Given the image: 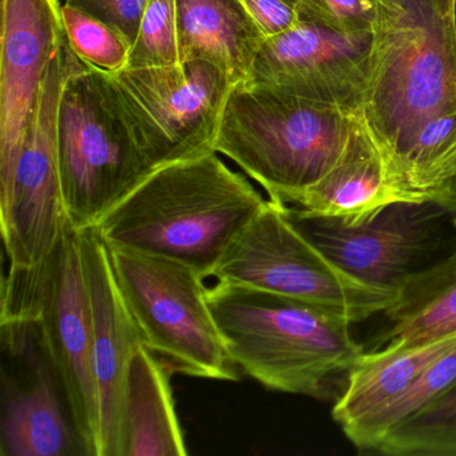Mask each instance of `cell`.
I'll return each instance as SVG.
<instances>
[{
  "label": "cell",
  "mask_w": 456,
  "mask_h": 456,
  "mask_svg": "<svg viewBox=\"0 0 456 456\" xmlns=\"http://www.w3.org/2000/svg\"><path fill=\"white\" fill-rule=\"evenodd\" d=\"M82 260L93 319V362L100 403V456H126L127 373L142 336L125 305L109 249L94 229L81 232Z\"/></svg>",
  "instance_id": "cell-14"
},
{
  "label": "cell",
  "mask_w": 456,
  "mask_h": 456,
  "mask_svg": "<svg viewBox=\"0 0 456 456\" xmlns=\"http://www.w3.org/2000/svg\"><path fill=\"white\" fill-rule=\"evenodd\" d=\"M175 0H149L126 68L181 63Z\"/></svg>",
  "instance_id": "cell-24"
},
{
  "label": "cell",
  "mask_w": 456,
  "mask_h": 456,
  "mask_svg": "<svg viewBox=\"0 0 456 456\" xmlns=\"http://www.w3.org/2000/svg\"><path fill=\"white\" fill-rule=\"evenodd\" d=\"M376 453L456 456V381L412 418L386 435Z\"/></svg>",
  "instance_id": "cell-21"
},
{
  "label": "cell",
  "mask_w": 456,
  "mask_h": 456,
  "mask_svg": "<svg viewBox=\"0 0 456 456\" xmlns=\"http://www.w3.org/2000/svg\"><path fill=\"white\" fill-rule=\"evenodd\" d=\"M288 2H290V4H295V6H298V4H300L301 0H288Z\"/></svg>",
  "instance_id": "cell-29"
},
{
  "label": "cell",
  "mask_w": 456,
  "mask_h": 456,
  "mask_svg": "<svg viewBox=\"0 0 456 456\" xmlns=\"http://www.w3.org/2000/svg\"><path fill=\"white\" fill-rule=\"evenodd\" d=\"M455 381L456 346L442 354L436 362H432L420 379L373 421L359 450L362 452H375L381 440L394 427L412 418L445 389L450 388Z\"/></svg>",
  "instance_id": "cell-23"
},
{
  "label": "cell",
  "mask_w": 456,
  "mask_h": 456,
  "mask_svg": "<svg viewBox=\"0 0 456 456\" xmlns=\"http://www.w3.org/2000/svg\"><path fill=\"white\" fill-rule=\"evenodd\" d=\"M76 443L79 444L76 429L68 423L49 373L37 367L33 384L6 403L0 455L66 456L74 453Z\"/></svg>",
  "instance_id": "cell-20"
},
{
  "label": "cell",
  "mask_w": 456,
  "mask_h": 456,
  "mask_svg": "<svg viewBox=\"0 0 456 456\" xmlns=\"http://www.w3.org/2000/svg\"><path fill=\"white\" fill-rule=\"evenodd\" d=\"M297 10L300 20L354 36L372 33L378 0H301Z\"/></svg>",
  "instance_id": "cell-25"
},
{
  "label": "cell",
  "mask_w": 456,
  "mask_h": 456,
  "mask_svg": "<svg viewBox=\"0 0 456 456\" xmlns=\"http://www.w3.org/2000/svg\"><path fill=\"white\" fill-rule=\"evenodd\" d=\"M65 4L108 23L133 46L149 0H65Z\"/></svg>",
  "instance_id": "cell-26"
},
{
  "label": "cell",
  "mask_w": 456,
  "mask_h": 456,
  "mask_svg": "<svg viewBox=\"0 0 456 456\" xmlns=\"http://www.w3.org/2000/svg\"><path fill=\"white\" fill-rule=\"evenodd\" d=\"M34 325L60 380L84 455L100 456V403L93 362V319L81 232L66 231L33 266H12L2 285L4 330Z\"/></svg>",
  "instance_id": "cell-4"
},
{
  "label": "cell",
  "mask_w": 456,
  "mask_h": 456,
  "mask_svg": "<svg viewBox=\"0 0 456 456\" xmlns=\"http://www.w3.org/2000/svg\"><path fill=\"white\" fill-rule=\"evenodd\" d=\"M60 0H2L0 196L9 191L47 69L66 41Z\"/></svg>",
  "instance_id": "cell-13"
},
{
  "label": "cell",
  "mask_w": 456,
  "mask_h": 456,
  "mask_svg": "<svg viewBox=\"0 0 456 456\" xmlns=\"http://www.w3.org/2000/svg\"><path fill=\"white\" fill-rule=\"evenodd\" d=\"M181 61H207L237 86L266 41L241 0H175Z\"/></svg>",
  "instance_id": "cell-17"
},
{
  "label": "cell",
  "mask_w": 456,
  "mask_h": 456,
  "mask_svg": "<svg viewBox=\"0 0 456 456\" xmlns=\"http://www.w3.org/2000/svg\"><path fill=\"white\" fill-rule=\"evenodd\" d=\"M372 33H336L300 20L266 39L242 85L359 113L370 77Z\"/></svg>",
  "instance_id": "cell-11"
},
{
  "label": "cell",
  "mask_w": 456,
  "mask_h": 456,
  "mask_svg": "<svg viewBox=\"0 0 456 456\" xmlns=\"http://www.w3.org/2000/svg\"><path fill=\"white\" fill-rule=\"evenodd\" d=\"M62 20L71 50L87 68L102 73L126 68L132 45L118 30L68 4Z\"/></svg>",
  "instance_id": "cell-22"
},
{
  "label": "cell",
  "mask_w": 456,
  "mask_h": 456,
  "mask_svg": "<svg viewBox=\"0 0 456 456\" xmlns=\"http://www.w3.org/2000/svg\"><path fill=\"white\" fill-rule=\"evenodd\" d=\"M173 370L148 346L135 349L125 394L126 456H185V436L173 399Z\"/></svg>",
  "instance_id": "cell-18"
},
{
  "label": "cell",
  "mask_w": 456,
  "mask_h": 456,
  "mask_svg": "<svg viewBox=\"0 0 456 456\" xmlns=\"http://www.w3.org/2000/svg\"><path fill=\"white\" fill-rule=\"evenodd\" d=\"M359 113L240 84L226 101L215 151L269 200L288 205L332 169Z\"/></svg>",
  "instance_id": "cell-5"
},
{
  "label": "cell",
  "mask_w": 456,
  "mask_h": 456,
  "mask_svg": "<svg viewBox=\"0 0 456 456\" xmlns=\"http://www.w3.org/2000/svg\"><path fill=\"white\" fill-rule=\"evenodd\" d=\"M453 226H455L456 228V213H455V216H453Z\"/></svg>",
  "instance_id": "cell-30"
},
{
  "label": "cell",
  "mask_w": 456,
  "mask_h": 456,
  "mask_svg": "<svg viewBox=\"0 0 456 456\" xmlns=\"http://www.w3.org/2000/svg\"><path fill=\"white\" fill-rule=\"evenodd\" d=\"M60 170L70 225L94 228L154 170L102 71L79 68L60 109Z\"/></svg>",
  "instance_id": "cell-7"
},
{
  "label": "cell",
  "mask_w": 456,
  "mask_h": 456,
  "mask_svg": "<svg viewBox=\"0 0 456 456\" xmlns=\"http://www.w3.org/2000/svg\"><path fill=\"white\" fill-rule=\"evenodd\" d=\"M296 225L336 265L354 279L397 290L434 247L440 224L452 208L437 201L394 202L357 225L336 218L301 217Z\"/></svg>",
  "instance_id": "cell-12"
},
{
  "label": "cell",
  "mask_w": 456,
  "mask_h": 456,
  "mask_svg": "<svg viewBox=\"0 0 456 456\" xmlns=\"http://www.w3.org/2000/svg\"><path fill=\"white\" fill-rule=\"evenodd\" d=\"M362 113L392 177L415 201L400 164L427 125L456 113L452 0H378Z\"/></svg>",
  "instance_id": "cell-3"
},
{
  "label": "cell",
  "mask_w": 456,
  "mask_h": 456,
  "mask_svg": "<svg viewBox=\"0 0 456 456\" xmlns=\"http://www.w3.org/2000/svg\"><path fill=\"white\" fill-rule=\"evenodd\" d=\"M455 346L456 336H448L410 346L389 343L364 352L332 408L333 420L346 439L359 450L373 421Z\"/></svg>",
  "instance_id": "cell-16"
},
{
  "label": "cell",
  "mask_w": 456,
  "mask_h": 456,
  "mask_svg": "<svg viewBox=\"0 0 456 456\" xmlns=\"http://www.w3.org/2000/svg\"><path fill=\"white\" fill-rule=\"evenodd\" d=\"M452 15H453V26H455V36H456V0H452Z\"/></svg>",
  "instance_id": "cell-28"
},
{
  "label": "cell",
  "mask_w": 456,
  "mask_h": 456,
  "mask_svg": "<svg viewBox=\"0 0 456 456\" xmlns=\"http://www.w3.org/2000/svg\"><path fill=\"white\" fill-rule=\"evenodd\" d=\"M212 277L314 304L352 322L384 314L397 296L336 265L296 225L287 205L272 200L234 240Z\"/></svg>",
  "instance_id": "cell-8"
},
{
  "label": "cell",
  "mask_w": 456,
  "mask_h": 456,
  "mask_svg": "<svg viewBox=\"0 0 456 456\" xmlns=\"http://www.w3.org/2000/svg\"><path fill=\"white\" fill-rule=\"evenodd\" d=\"M266 39L292 28L300 20L297 6L288 0H241Z\"/></svg>",
  "instance_id": "cell-27"
},
{
  "label": "cell",
  "mask_w": 456,
  "mask_h": 456,
  "mask_svg": "<svg viewBox=\"0 0 456 456\" xmlns=\"http://www.w3.org/2000/svg\"><path fill=\"white\" fill-rule=\"evenodd\" d=\"M266 202L212 151L157 167L92 229L108 247L170 258L208 279Z\"/></svg>",
  "instance_id": "cell-1"
},
{
  "label": "cell",
  "mask_w": 456,
  "mask_h": 456,
  "mask_svg": "<svg viewBox=\"0 0 456 456\" xmlns=\"http://www.w3.org/2000/svg\"><path fill=\"white\" fill-rule=\"evenodd\" d=\"M114 100L154 169L215 151L234 85L207 61L105 73Z\"/></svg>",
  "instance_id": "cell-9"
},
{
  "label": "cell",
  "mask_w": 456,
  "mask_h": 456,
  "mask_svg": "<svg viewBox=\"0 0 456 456\" xmlns=\"http://www.w3.org/2000/svg\"><path fill=\"white\" fill-rule=\"evenodd\" d=\"M85 63L68 39L45 76L12 185L0 196L2 236L12 266H33L70 228L60 170V109L70 77Z\"/></svg>",
  "instance_id": "cell-10"
},
{
  "label": "cell",
  "mask_w": 456,
  "mask_h": 456,
  "mask_svg": "<svg viewBox=\"0 0 456 456\" xmlns=\"http://www.w3.org/2000/svg\"><path fill=\"white\" fill-rule=\"evenodd\" d=\"M108 249L119 293L143 346L173 373L239 380L240 370L229 356L210 309L204 277L161 256L126 248Z\"/></svg>",
  "instance_id": "cell-6"
},
{
  "label": "cell",
  "mask_w": 456,
  "mask_h": 456,
  "mask_svg": "<svg viewBox=\"0 0 456 456\" xmlns=\"http://www.w3.org/2000/svg\"><path fill=\"white\" fill-rule=\"evenodd\" d=\"M384 316L383 346L456 336V248L439 263L411 274Z\"/></svg>",
  "instance_id": "cell-19"
},
{
  "label": "cell",
  "mask_w": 456,
  "mask_h": 456,
  "mask_svg": "<svg viewBox=\"0 0 456 456\" xmlns=\"http://www.w3.org/2000/svg\"><path fill=\"white\" fill-rule=\"evenodd\" d=\"M208 301L234 364L272 391L336 400L365 352L354 322L314 304L226 281Z\"/></svg>",
  "instance_id": "cell-2"
},
{
  "label": "cell",
  "mask_w": 456,
  "mask_h": 456,
  "mask_svg": "<svg viewBox=\"0 0 456 456\" xmlns=\"http://www.w3.org/2000/svg\"><path fill=\"white\" fill-rule=\"evenodd\" d=\"M394 202H413L392 177L360 111L343 153L332 169L288 207L301 217L336 218L357 225Z\"/></svg>",
  "instance_id": "cell-15"
}]
</instances>
